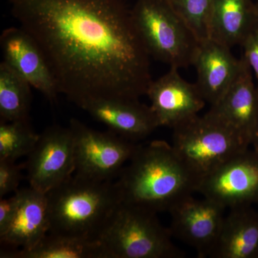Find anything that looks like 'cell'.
Here are the masks:
<instances>
[{
  "instance_id": "22",
  "label": "cell",
  "mask_w": 258,
  "mask_h": 258,
  "mask_svg": "<svg viewBox=\"0 0 258 258\" xmlns=\"http://www.w3.org/2000/svg\"><path fill=\"white\" fill-rule=\"evenodd\" d=\"M200 42L210 38L214 0H167Z\"/></svg>"
},
{
  "instance_id": "12",
  "label": "cell",
  "mask_w": 258,
  "mask_h": 258,
  "mask_svg": "<svg viewBox=\"0 0 258 258\" xmlns=\"http://www.w3.org/2000/svg\"><path fill=\"white\" fill-rule=\"evenodd\" d=\"M147 96L159 126L171 128L199 115L207 103L196 83L186 81L173 68L152 81Z\"/></svg>"
},
{
  "instance_id": "27",
  "label": "cell",
  "mask_w": 258,
  "mask_h": 258,
  "mask_svg": "<svg viewBox=\"0 0 258 258\" xmlns=\"http://www.w3.org/2000/svg\"><path fill=\"white\" fill-rule=\"evenodd\" d=\"M256 5V10H257V22H258V2L255 3Z\"/></svg>"
},
{
  "instance_id": "15",
  "label": "cell",
  "mask_w": 258,
  "mask_h": 258,
  "mask_svg": "<svg viewBox=\"0 0 258 258\" xmlns=\"http://www.w3.org/2000/svg\"><path fill=\"white\" fill-rule=\"evenodd\" d=\"M192 66L197 71L195 83L211 106L222 99L235 81L242 58H237L230 47L209 38L200 42Z\"/></svg>"
},
{
  "instance_id": "10",
  "label": "cell",
  "mask_w": 258,
  "mask_h": 258,
  "mask_svg": "<svg viewBox=\"0 0 258 258\" xmlns=\"http://www.w3.org/2000/svg\"><path fill=\"white\" fill-rule=\"evenodd\" d=\"M226 209L212 199L187 197L169 212L171 234L196 249L199 257H210L218 240Z\"/></svg>"
},
{
  "instance_id": "3",
  "label": "cell",
  "mask_w": 258,
  "mask_h": 258,
  "mask_svg": "<svg viewBox=\"0 0 258 258\" xmlns=\"http://www.w3.org/2000/svg\"><path fill=\"white\" fill-rule=\"evenodd\" d=\"M50 233L97 238L122 203L115 181L74 174L47 193Z\"/></svg>"
},
{
  "instance_id": "11",
  "label": "cell",
  "mask_w": 258,
  "mask_h": 258,
  "mask_svg": "<svg viewBox=\"0 0 258 258\" xmlns=\"http://www.w3.org/2000/svg\"><path fill=\"white\" fill-rule=\"evenodd\" d=\"M237 78L225 96L205 114L235 134L245 147L251 146L258 118V88L243 57Z\"/></svg>"
},
{
  "instance_id": "2",
  "label": "cell",
  "mask_w": 258,
  "mask_h": 258,
  "mask_svg": "<svg viewBox=\"0 0 258 258\" xmlns=\"http://www.w3.org/2000/svg\"><path fill=\"white\" fill-rule=\"evenodd\" d=\"M122 203L159 213L198 191V181L164 141L139 149L115 181Z\"/></svg>"
},
{
  "instance_id": "9",
  "label": "cell",
  "mask_w": 258,
  "mask_h": 258,
  "mask_svg": "<svg viewBox=\"0 0 258 258\" xmlns=\"http://www.w3.org/2000/svg\"><path fill=\"white\" fill-rule=\"evenodd\" d=\"M226 208L258 203V154L242 151L199 183L198 191Z\"/></svg>"
},
{
  "instance_id": "8",
  "label": "cell",
  "mask_w": 258,
  "mask_h": 258,
  "mask_svg": "<svg viewBox=\"0 0 258 258\" xmlns=\"http://www.w3.org/2000/svg\"><path fill=\"white\" fill-rule=\"evenodd\" d=\"M27 179L32 189L47 194L75 173L74 136L70 127L54 125L40 134L25 163Z\"/></svg>"
},
{
  "instance_id": "26",
  "label": "cell",
  "mask_w": 258,
  "mask_h": 258,
  "mask_svg": "<svg viewBox=\"0 0 258 258\" xmlns=\"http://www.w3.org/2000/svg\"><path fill=\"white\" fill-rule=\"evenodd\" d=\"M252 150L258 154V118L257 123H256L255 128H254L253 135H252V142H251Z\"/></svg>"
},
{
  "instance_id": "7",
  "label": "cell",
  "mask_w": 258,
  "mask_h": 258,
  "mask_svg": "<svg viewBox=\"0 0 258 258\" xmlns=\"http://www.w3.org/2000/svg\"><path fill=\"white\" fill-rule=\"evenodd\" d=\"M74 136L76 175L95 181L118 177L139 146L111 131L102 132L76 118L70 121Z\"/></svg>"
},
{
  "instance_id": "5",
  "label": "cell",
  "mask_w": 258,
  "mask_h": 258,
  "mask_svg": "<svg viewBox=\"0 0 258 258\" xmlns=\"http://www.w3.org/2000/svg\"><path fill=\"white\" fill-rule=\"evenodd\" d=\"M132 13L151 57L173 69L192 66L200 42L167 0H137Z\"/></svg>"
},
{
  "instance_id": "20",
  "label": "cell",
  "mask_w": 258,
  "mask_h": 258,
  "mask_svg": "<svg viewBox=\"0 0 258 258\" xmlns=\"http://www.w3.org/2000/svg\"><path fill=\"white\" fill-rule=\"evenodd\" d=\"M30 83L4 61L0 64V121L28 120Z\"/></svg>"
},
{
  "instance_id": "17",
  "label": "cell",
  "mask_w": 258,
  "mask_h": 258,
  "mask_svg": "<svg viewBox=\"0 0 258 258\" xmlns=\"http://www.w3.org/2000/svg\"><path fill=\"white\" fill-rule=\"evenodd\" d=\"M210 257L258 258V212L251 205L230 209Z\"/></svg>"
},
{
  "instance_id": "13",
  "label": "cell",
  "mask_w": 258,
  "mask_h": 258,
  "mask_svg": "<svg viewBox=\"0 0 258 258\" xmlns=\"http://www.w3.org/2000/svg\"><path fill=\"white\" fill-rule=\"evenodd\" d=\"M3 61L48 101L59 94L50 70L36 42L23 28L5 29L0 37Z\"/></svg>"
},
{
  "instance_id": "6",
  "label": "cell",
  "mask_w": 258,
  "mask_h": 258,
  "mask_svg": "<svg viewBox=\"0 0 258 258\" xmlns=\"http://www.w3.org/2000/svg\"><path fill=\"white\" fill-rule=\"evenodd\" d=\"M172 129L171 146L198 185L226 161L248 149L235 134L206 114L196 115Z\"/></svg>"
},
{
  "instance_id": "1",
  "label": "cell",
  "mask_w": 258,
  "mask_h": 258,
  "mask_svg": "<svg viewBox=\"0 0 258 258\" xmlns=\"http://www.w3.org/2000/svg\"><path fill=\"white\" fill-rule=\"evenodd\" d=\"M8 2L43 54L58 93L76 106L147 95L151 56L123 0Z\"/></svg>"
},
{
  "instance_id": "4",
  "label": "cell",
  "mask_w": 258,
  "mask_h": 258,
  "mask_svg": "<svg viewBox=\"0 0 258 258\" xmlns=\"http://www.w3.org/2000/svg\"><path fill=\"white\" fill-rule=\"evenodd\" d=\"M157 213L122 203L97 237L105 258H179L170 229Z\"/></svg>"
},
{
  "instance_id": "19",
  "label": "cell",
  "mask_w": 258,
  "mask_h": 258,
  "mask_svg": "<svg viewBox=\"0 0 258 258\" xmlns=\"http://www.w3.org/2000/svg\"><path fill=\"white\" fill-rule=\"evenodd\" d=\"M1 258H105L98 239L83 236L47 234L27 250L0 252Z\"/></svg>"
},
{
  "instance_id": "23",
  "label": "cell",
  "mask_w": 258,
  "mask_h": 258,
  "mask_svg": "<svg viewBox=\"0 0 258 258\" xmlns=\"http://www.w3.org/2000/svg\"><path fill=\"white\" fill-rule=\"evenodd\" d=\"M25 164H18L16 161L0 160V198L18 191L23 179Z\"/></svg>"
},
{
  "instance_id": "16",
  "label": "cell",
  "mask_w": 258,
  "mask_h": 258,
  "mask_svg": "<svg viewBox=\"0 0 258 258\" xmlns=\"http://www.w3.org/2000/svg\"><path fill=\"white\" fill-rule=\"evenodd\" d=\"M81 109L108 130L134 142L160 127L151 107L139 99H97L83 105Z\"/></svg>"
},
{
  "instance_id": "25",
  "label": "cell",
  "mask_w": 258,
  "mask_h": 258,
  "mask_svg": "<svg viewBox=\"0 0 258 258\" xmlns=\"http://www.w3.org/2000/svg\"><path fill=\"white\" fill-rule=\"evenodd\" d=\"M18 204V191L9 198H0V235L6 230L13 220Z\"/></svg>"
},
{
  "instance_id": "14",
  "label": "cell",
  "mask_w": 258,
  "mask_h": 258,
  "mask_svg": "<svg viewBox=\"0 0 258 258\" xmlns=\"http://www.w3.org/2000/svg\"><path fill=\"white\" fill-rule=\"evenodd\" d=\"M18 194L16 212L0 235V252L32 248L50 232L47 194L30 186L19 189Z\"/></svg>"
},
{
  "instance_id": "24",
  "label": "cell",
  "mask_w": 258,
  "mask_h": 258,
  "mask_svg": "<svg viewBox=\"0 0 258 258\" xmlns=\"http://www.w3.org/2000/svg\"><path fill=\"white\" fill-rule=\"evenodd\" d=\"M241 46L243 49L242 56L252 71L258 88V22L244 39Z\"/></svg>"
},
{
  "instance_id": "18",
  "label": "cell",
  "mask_w": 258,
  "mask_h": 258,
  "mask_svg": "<svg viewBox=\"0 0 258 258\" xmlns=\"http://www.w3.org/2000/svg\"><path fill=\"white\" fill-rule=\"evenodd\" d=\"M257 22L253 0H214L210 38L231 49L241 46Z\"/></svg>"
},
{
  "instance_id": "21",
  "label": "cell",
  "mask_w": 258,
  "mask_h": 258,
  "mask_svg": "<svg viewBox=\"0 0 258 258\" xmlns=\"http://www.w3.org/2000/svg\"><path fill=\"white\" fill-rule=\"evenodd\" d=\"M40 134L34 132L28 120L0 121V160L17 161L33 150Z\"/></svg>"
}]
</instances>
